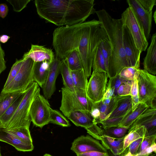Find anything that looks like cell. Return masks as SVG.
<instances>
[{
	"label": "cell",
	"mask_w": 156,
	"mask_h": 156,
	"mask_svg": "<svg viewBox=\"0 0 156 156\" xmlns=\"http://www.w3.org/2000/svg\"><path fill=\"white\" fill-rule=\"evenodd\" d=\"M40 88L35 82H32L24 92L23 98L10 120L5 126L7 129L21 127L29 128L31 122L30 111L35 98L40 94Z\"/></svg>",
	"instance_id": "277c9868"
},
{
	"label": "cell",
	"mask_w": 156,
	"mask_h": 156,
	"mask_svg": "<svg viewBox=\"0 0 156 156\" xmlns=\"http://www.w3.org/2000/svg\"><path fill=\"white\" fill-rule=\"evenodd\" d=\"M23 59V63L16 76L7 87L2 89L1 92H24L34 82L33 74L35 62L30 58Z\"/></svg>",
	"instance_id": "ba28073f"
},
{
	"label": "cell",
	"mask_w": 156,
	"mask_h": 156,
	"mask_svg": "<svg viewBox=\"0 0 156 156\" xmlns=\"http://www.w3.org/2000/svg\"><path fill=\"white\" fill-rule=\"evenodd\" d=\"M140 103L156 109V77L144 69H139L137 76Z\"/></svg>",
	"instance_id": "8992f818"
},
{
	"label": "cell",
	"mask_w": 156,
	"mask_h": 156,
	"mask_svg": "<svg viewBox=\"0 0 156 156\" xmlns=\"http://www.w3.org/2000/svg\"><path fill=\"white\" fill-rule=\"evenodd\" d=\"M51 63L48 61L35 63L33 74V81L41 88L46 80Z\"/></svg>",
	"instance_id": "44dd1931"
},
{
	"label": "cell",
	"mask_w": 156,
	"mask_h": 156,
	"mask_svg": "<svg viewBox=\"0 0 156 156\" xmlns=\"http://www.w3.org/2000/svg\"><path fill=\"white\" fill-rule=\"evenodd\" d=\"M117 98L113 97L110 103L108 104H104L102 101L94 103V107L100 111V115L98 120L96 121L97 124L98 122L107 119L114 109L116 105Z\"/></svg>",
	"instance_id": "d4e9b609"
},
{
	"label": "cell",
	"mask_w": 156,
	"mask_h": 156,
	"mask_svg": "<svg viewBox=\"0 0 156 156\" xmlns=\"http://www.w3.org/2000/svg\"><path fill=\"white\" fill-rule=\"evenodd\" d=\"M94 0H35L38 15L60 27L83 23L95 13Z\"/></svg>",
	"instance_id": "7a4b0ae2"
},
{
	"label": "cell",
	"mask_w": 156,
	"mask_h": 156,
	"mask_svg": "<svg viewBox=\"0 0 156 156\" xmlns=\"http://www.w3.org/2000/svg\"><path fill=\"white\" fill-rule=\"evenodd\" d=\"M92 68L95 72H105L107 73L105 62L99 46L93 55Z\"/></svg>",
	"instance_id": "4dcf8cb0"
},
{
	"label": "cell",
	"mask_w": 156,
	"mask_h": 156,
	"mask_svg": "<svg viewBox=\"0 0 156 156\" xmlns=\"http://www.w3.org/2000/svg\"><path fill=\"white\" fill-rule=\"evenodd\" d=\"M51 108L49 103L44 96L40 94L37 96L33 101L30 111L33 124L42 128L50 123Z\"/></svg>",
	"instance_id": "9c48e42d"
},
{
	"label": "cell",
	"mask_w": 156,
	"mask_h": 156,
	"mask_svg": "<svg viewBox=\"0 0 156 156\" xmlns=\"http://www.w3.org/2000/svg\"><path fill=\"white\" fill-rule=\"evenodd\" d=\"M90 113L94 119L95 122L98 120L100 115V112L99 110L94 106H93L90 111Z\"/></svg>",
	"instance_id": "f5cc1de1"
},
{
	"label": "cell",
	"mask_w": 156,
	"mask_h": 156,
	"mask_svg": "<svg viewBox=\"0 0 156 156\" xmlns=\"http://www.w3.org/2000/svg\"><path fill=\"white\" fill-rule=\"evenodd\" d=\"M71 149L76 155L92 151L108 152L98 140L88 135L81 136L75 139L72 143Z\"/></svg>",
	"instance_id": "8fae6325"
},
{
	"label": "cell",
	"mask_w": 156,
	"mask_h": 156,
	"mask_svg": "<svg viewBox=\"0 0 156 156\" xmlns=\"http://www.w3.org/2000/svg\"><path fill=\"white\" fill-rule=\"evenodd\" d=\"M25 91L6 93L1 92L0 94V117L4 113L17 98Z\"/></svg>",
	"instance_id": "484cf974"
},
{
	"label": "cell",
	"mask_w": 156,
	"mask_h": 156,
	"mask_svg": "<svg viewBox=\"0 0 156 156\" xmlns=\"http://www.w3.org/2000/svg\"><path fill=\"white\" fill-rule=\"evenodd\" d=\"M156 34L151 37L150 45L143 63L144 70L153 75L156 74Z\"/></svg>",
	"instance_id": "d6986e66"
},
{
	"label": "cell",
	"mask_w": 156,
	"mask_h": 156,
	"mask_svg": "<svg viewBox=\"0 0 156 156\" xmlns=\"http://www.w3.org/2000/svg\"><path fill=\"white\" fill-rule=\"evenodd\" d=\"M12 6L13 10L19 12L21 11L27 6L30 0H7Z\"/></svg>",
	"instance_id": "b9f144b4"
},
{
	"label": "cell",
	"mask_w": 156,
	"mask_h": 156,
	"mask_svg": "<svg viewBox=\"0 0 156 156\" xmlns=\"http://www.w3.org/2000/svg\"><path fill=\"white\" fill-rule=\"evenodd\" d=\"M144 137H141L132 142L127 148L132 156H136Z\"/></svg>",
	"instance_id": "ee69618b"
},
{
	"label": "cell",
	"mask_w": 156,
	"mask_h": 156,
	"mask_svg": "<svg viewBox=\"0 0 156 156\" xmlns=\"http://www.w3.org/2000/svg\"><path fill=\"white\" fill-rule=\"evenodd\" d=\"M87 133L93 138L100 140L101 137L103 136L102 130L95 123L92 126L86 130Z\"/></svg>",
	"instance_id": "f6af8a7d"
},
{
	"label": "cell",
	"mask_w": 156,
	"mask_h": 156,
	"mask_svg": "<svg viewBox=\"0 0 156 156\" xmlns=\"http://www.w3.org/2000/svg\"><path fill=\"white\" fill-rule=\"evenodd\" d=\"M138 126H144L148 135L156 134V109L149 108L146 110L129 128V131Z\"/></svg>",
	"instance_id": "9a60e30c"
},
{
	"label": "cell",
	"mask_w": 156,
	"mask_h": 156,
	"mask_svg": "<svg viewBox=\"0 0 156 156\" xmlns=\"http://www.w3.org/2000/svg\"><path fill=\"white\" fill-rule=\"evenodd\" d=\"M153 152L156 153V143L154 144L151 146L147 148L144 151L138 154L136 156L148 155L152 154Z\"/></svg>",
	"instance_id": "681fc988"
},
{
	"label": "cell",
	"mask_w": 156,
	"mask_h": 156,
	"mask_svg": "<svg viewBox=\"0 0 156 156\" xmlns=\"http://www.w3.org/2000/svg\"><path fill=\"white\" fill-rule=\"evenodd\" d=\"M131 85V81H127L121 84L118 90V96L130 95Z\"/></svg>",
	"instance_id": "7bdbcfd3"
},
{
	"label": "cell",
	"mask_w": 156,
	"mask_h": 156,
	"mask_svg": "<svg viewBox=\"0 0 156 156\" xmlns=\"http://www.w3.org/2000/svg\"><path fill=\"white\" fill-rule=\"evenodd\" d=\"M129 6L133 10L143 28L145 37L147 40L151 37V29L152 12L145 10L138 0H127Z\"/></svg>",
	"instance_id": "4fadbf2b"
},
{
	"label": "cell",
	"mask_w": 156,
	"mask_h": 156,
	"mask_svg": "<svg viewBox=\"0 0 156 156\" xmlns=\"http://www.w3.org/2000/svg\"><path fill=\"white\" fill-rule=\"evenodd\" d=\"M22 58H30L35 62L48 61L51 62L55 57L51 49L38 45L31 44L30 50L25 53Z\"/></svg>",
	"instance_id": "e0dca14e"
},
{
	"label": "cell",
	"mask_w": 156,
	"mask_h": 156,
	"mask_svg": "<svg viewBox=\"0 0 156 156\" xmlns=\"http://www.w3.org/2000/svg\"><path fill=\"white\" fill-rule=\"evenodd\" d=\"M156 10L154 11V13L153 17L154 19V21L155 23H156Z\"/></svg>",
	"instance_id": "11a10c76"
},
{
	"label": "cell",
	"mask_w": 156,
	"mask_h": 156,
	"mask_svg": "<svg viewBox=\"0 0 156 156\" xmlns=\"http://www.w3.org/2000/svg\"><path fill=\"white\" fill-rule=\"evenodd\" d=\"M114 88L106 87L105 92L102 99H110L113 97H114Z\"/></svg>",
	"instance_id": "816d5d0a"
},
{
	"label": "cell",
	"mask_w": 156,
	"mask_h": 156,
	"mask_svg": "<svg viewBox=\"0 0 156 156\" xmlns=\"http://www.w3.org/2000/svg\"><path fill=\"white\" fill-rule=\"evenodd\" d=\"M24 92L17 98L4 113L0 117L1 127L4 128L12 118L23 98Z\"/></svg>",
	"instance_id": "83f0119b"
},
{
	"label": "cell",
	"mask_w": 156,
	"mask_h": 156,
	"mask_svg": "<svg viewBox=\"0 0 156 156\" xmlns=\"http://www.w3.org/2000/svg\"><path fill=\"white\" fill-rule=\"evenodd\" d=\"M23 60V58L19 60L16 59L15 62L11 67L3 88L7 87L16 76L20 70Z\"/></svg>",
	"instance_id": "d590c367"
},
{
	"label": "cell",
	"mask_w": 156,
	"mask_h": 156,
	"mask_svg": "<svg viewBox=\"0 0 156 156\" xmlns=\"http://www.w3.org/2000/svg\"><path fill=\"white\" fill-rule=\"evenodd\" d=\"M149 108L144 103H140L133 111L132 109L125 115L118 126L129 128L139 117L147 109Z\"/></svg>",
	"instance_id": "603a6c76"
},
{
	"label": "cell",
	"mask_w": 156,
	"mask_h": 156,
	"mask_svg": "<svg viewBox=\"0 0 156 156\" xmlns=\"http://www.w3.org/2000/svg\"><path fill=\"white\" fill-rule=\"evenodd\" d=\"M0 156H2V155L1 153L0 147Z\"/></svg>",
	"instance_id": "6f0895ef"
},
{
	"label": "cell",
	"mask_w": 156,
	"mask_h": 156,
	"mask_svg": "<svg viewBox=\"0 0 156 156\" xmlns=\"http://www.w3.org/2000/svg\"><path fill=\"white\" fill-rule=\"evenodd\" d=\"M123 26V43L126 60L129 67L139 68L141 52L136 46L128 28Z\"/></svg>",
	"instance_id": "7c38bea8"
},
{
	"label": "cell",
	"mask_w": 156,
	"mask_h": 156,
	"mask_svg": "<svg viewBox=\"0 0 156 156\" xmlns=\"http://www.w3.org/2000/svg\"><path fill=\"white\" fill-rule=\"evenodd\" d=\"M123 25L128 29L138 49L141 52L145 51L148 42L142 27L132 8L129 6L121 15Z\"/></svg>",
	"instance_id": "52a82bcc"
},
{
	"label": "cell",
	"mask_w": 156,
	"mask_h": 156,
	"mask_svg": "<svg viewBox=\"0 0 156 156\" xmlns=\"http://www.w3.org/2000/svg\"><path fill=\"white\" fill-rule=\"evenodd\" d=\"M0 141L12 145L16 150L20 151H31L34 148L33 144H29L23 141L8 129L2 127H0Z\"/></svg>",
	"instance_id": "2e32d148"
},
{
	"label": "cell",
	"mask_w": 156,
	"mask_h": 156,
	"mask_svg": "<svg viewBox=\"0 0 156 156\" xmlns=\"http://www.w3.org/2000/svg\"><path fill=\"white\" fill-rule=\"evenodd\" d=\"M50 123L55 124L63 127H68L70 126L69 121L58 111L51 109Z\"/></svg>",
	"instance_id": "d6a6232c"
},
{
	"label": "cell",
	"mask_w": 156,
	"mask_h": 156,
	"mask_svg": "<svg viewBox=\"0 0 156 156\" xmlns=\"http://www.w3.org/2000/svg\"><path fill=\"white\" fill-rule=\"evenodd\" d=\"M61 92L60 109L65 117L75 111L82 110L90 112L91 110L94 103L88 98L86 90L75 88L74 91H72L64 87Z\"/></svg>",
	"instance_id": "5b68a950"
},
{
	"label": "cell",
	"mask_w": 156,
	"mask_h": 156,
	"mask_svg": "<svg viewBox=\"0 0 156 156\" xmlns=\"http://www.w3.org/2000/svg\"><path fill=\"white\" fill-rule=\"evenodd\" d=\"M139 69L134 67H126L123 68L119 74L124 80L131 81L138 75Z\"/></svg>",
	"instance_id": "8d00e7d4"
},
{
	"label": "cell",
	"mask_w": 156,
	"mask_h": 156,
	"mask_svg": "<svg viewBox=\"0 0 156 156\" xmlns=\"http://www.w3.org/2000/svg\"><path fill=\"white\" fill-rule=\"evenodd\" d=\"M116 98V106L107 119L124 116L132 109L130 96H117Z\"/></svg>",
	"instance_id": "ffe728a7"
},
{
	"label": "cell",
	"mask_w": 156,
	"mask_h": 156,
	"mask_svg": "<svg viewBox=\"0 0 156 156\" xmlns=\"http://www.w3.org/2000/svg\"><path fill=\"white\" fill-rule=\"evenodd\" d=\"M137 76H135L131 80L130 96L131 98L133 110H134L140 103L138 96Z\"/></svg>",
	"instance_id": "e575fe53"
},
{
	"label": "cell",
	"mask_w": 156,
	"mask_h": 156,
	"mask_svg": "<svg viewBox=\"0 0 156 156\" xmlns=\"http://www.w3.org/2000/svg\"><path fill=\"white\" fill-rule=\"evenodd\" d=\"M44 156H51V155L49 154H45L44 155Z\"/></svg>",
	"instance_id": "9f6ffc18"
},
{
	"label": "cell",
	"mask_w": 156,
	"mask_h": 156,
	"mask_svg": "<svg viewBox=\"0 0 156 156\" xmlns=\"http://www.w3.org/2000/svg\"><path fill=\"white\" fill-rule=\"evenodd\" d=\"M60 73L62 77L64 87L72 91H74L75 87L73 83L71 71L65 58L61 60Z\"/></svg>",
	"instance_id": "4316f807"
},
{
	"label": "cell",
	"mask_w": 156,
	"mask_h": 156,
	"mask_svg": "<svg viewBox=\"0 0 156 156\" xmlns=\"http://www.w3.org/2000/svg\"><path fill=\"white\" fill-rule=\"evenodd\" d=\"M0 127H1V124H0Z\"/></svg>",
	"instance_id": "680465c9"
},
{
	"label": "cell",
	"mask_w": 156,
	"mask_h": 156,
	"mask_svg": "<svg viewBox=\"0 0 156 156\" xmlns=\"http://www.w3.org/2000/svg\"><path fill=\"white\" fill-rule=\"evenodd\" d=\"M139 2L146 10L151 12L154 6L156 4V0H138Z\"/></svg>",
	"instance_id": "bcb514c9"
},
{
	"label": "cell",
	"mask_w": 156,
	"mask_h": 156,
	"mask_svg": "<svg viewBox=\"0 0 156 156\" xmlns=\"http://www.w3.org/2000/svg\"><path fill=\"white\" fill-rule=\"evenodd\" d=\"M61 60L55 57L50 66L46 81L42 86L44 97L47 99H50L55 91L56 79L60 73Z\"/></svg>",
	"instance_id": "5bb4252c"
},
{
	"label": "cell",
	"mask_w": 156,
	"mask_h": 156,
	"mask_svg": "<svg viewBox=\"0 0 156 156\" xmlns=\"http://www.w3.org/2000/svg\"><path fill=\"white\" fill-rule=\"evenodd\" d=\"M156 139V134H153L145 136L141 143L137 154L147 148L155 143Z\"/></svg>",
	"instance_id": "ab89813d"
},
{
	"label": "cell",
	"mask_w": 156,
	"mask_h": 156,
	"mask_svg": "<svg viewBox=\"0 0 156 156\" xmlns=\"http://www.w3.org/2000/svg\"><path fill=\"white\" fill-rule=\"evenodd\" d=\"M123 139V148L125 150L133 142L141 137L148 136V132L144 126H136L128 132Z\"/></svg>",
	"instance_id": "cb8c5ba5"
},
{
	"label": "cell",
	"mask_w": 156,
	"mask_h": 156,
	"mask_svg": "<svg viewBox=\"0 0 156 156\" xmlns=\"http://www.w3.org/2000/svg\"><path fill=\"white\" fill-rule=\"evenodd\" d=\"M10 37L6 35L3 34L0 36V42L3 43H5L6 42Z\"/></svg>",
	"instance_id": "db71d44e"
},
{
	"label": "cell",
	"mask_w": 156,
	"mask_h": 156,
	"mask_svg": "<svg viewBox=\"0 0 156 156\" xmlns=\"http://www.w3.org/2000/svg\"><path fill=\"white\" fill-rule=\"evenodd\" d=\"M99 47L105 61L107 74L109 61L111 52V47L109 40L101 42L99 45Z\"/></svg>",
	"instance_id": "74e56055"
},
{
	"label": "cell",
	"mask_w": 156,
	"mask_h": 156,
	"mask_svg": "<svg viewBox=\"0 0 156 156\" xmlns=\"http://www.w3.org/2000/svg\"><path fill=\"white\" fill-rule=\"evenodd\" d=\"M124 138L115 139L103 135L101 137L100 140L102 145L107 150L110 151L115 156H116L120 154L125 150L123 148Z\"/></svg>",
	"instance_id": "7402d4cb"
},
{
	"label": "cell",
	"mask_w": 156,
	"mask_h": 156,
	"mask_svg": "<svg viewBox=\"0 0 156 156\" xmlns=\"http://www.w3.org/2000/svg\"><path fill=\"white\" fill-rule=\"evenodd\" d=\"M108 40L101 23L93 20L55 29L53 33L52 45L56 56L61 60L65 59L72 51L78 50L88 78L91 75L96 50L101 42Z\"/></svg>",
	"instance_id": "6da1fadb"
},
{
	"label": "cell",
	"mask_w": 156,
	"mask_h": 156,
	"mask_svg": "<svg viewBox=\"0 0 156 156\" xmlns=\"http://www.w3.org/2000/svg\"><path fill=\"white\" fill-rule=\"evenodd\" d=\"M77 156H109L108 152L92 151L77 154Z\"/></svg>",
	"instance_id": "c3c4849f"
},
{
	"label": "cell",
	"mask_w": 156,
	"mask_h": 156,
	"mask_svg": "<svg viewBox=\"0 0 156 156\" xmlns=\"http://www.w3.org/2000/svg\"><path fill=\"white\" fill-rule=\"evenodd\" d=\"M8 130L23 141L29 144H33L32 139L29 128L21 127Z\"/></svg>",
	"instance_id": "836d02e7"
},
{
	"label": "cell",
	"mask_w": 156,
	"mask_h": 156,
	"mask_svg": "<svg viewBox=\"0 0 156 156\" xmlns=\"http://www.w3.org/2000/svg\"><path fill=\"white\" fill-rule=\"evenodd\" d=\"M108 78L106 73L93 72L88 83L86 91L88 98L93 103L102 100L106 90Z\"/></svg>",
	"instance_id": "30bf717a"
},
{
	"label": "cell",
	"mask_w": 156,
	"mask_h": 156,
	"mask_svg": "<svg viewBox=\"0 0 156 156\" xmlns=\"http://www.w3.org/2000/svg\"><path fill=\"white\" fill-rule=\"evenodd\" d=\"M67 117L76 126L83 127L86 130L96 123L90 112L85 110L72 112Z\"/></svg>",
	"instance_id": "ac0fdd59"
},
{
	"label": "cell",
	"mask_w": 156,
	"mask_h": 156,
	"mask_svg": "<svg viewBox=\"0 0 156 156\" xmlns=\"http://www.w3.org/2000/svg\"><path fill=\"white\" fill-rule=\"evenodd\" d=\"M124 116L108 119L98 122L97 123L101 124L104 129L112 127L118 126Z\"/></svg>",
	"instance_id": "60d3db41"
},
{
	"label": "cell",
	"mask_w": 156,
	"mask_h": 156,
	"mask_svg": "<svg viewBox=\"0 0 156 156\" xmlns=\"http://www.w3.org/2000/svg\"><path fill=\"white\" fill-rule=\"evenodd\" d=\"M65 59L71 71L83 69L81 57L78 50L75 49L70 52Z\"/></svg>",
	"instance_id": "f546056e"
},
{
	"label": "cell",
	"mask_w": 156,
	"mask_h": 156,
	"mask_svg": "<svg viewBox=\"0 0 156 156\" xmlns=\"http://www.w3.org/2000/svg\"><path fill=\"white\" fill-rule=\"evenodd\" d=\"M109 80L106 87L112 88L114 89V97L118 96L117 91L119 86L127 80L122 78L118 74L117 75L109 78Z\"/></svg>",
	"instance_id": "f35d334b"
},
{
	"label": "cell",
	"mask_w": 156,
	"mask_h": 156,
	"mask_svg": "<svg viewBox=\"0 0 156 156\" xmlns=\"http://www.w3.org/2000/svg\"><path fill=\"white\" fill-rule=\"evenodd\" d=\"M95 13L107 33L111 47L107 74L110 78L118 74L123 68L129 67L124 48L123 24L121 19L112 18L104 9Z\"/></svg>",
	"instance_id": "3957f363"
},
{
	"label": "cell",
	"mask_w": 156,
	"mask_h": 156,
	"mask_svg": "<svg viewBox=\"0 0 156 156\" xmlns=\"http://www.w3.org/2000/svg\"><path fill=\"white\" fill-rule=\"evenodd\" d=\"M129 129V128L126 127H112L103 129L102 134L115 139H119L124 137Z\"/></svg>",
	"instance_id": "1f68e13d"
},
{
	"label": "cell",
	"mask_w": 156,
	"mask_h": 156,
	"mask_svg": "<svg viewBox=\"0 0 156 156\" xmlns=\"http://www.w3.org/2000/svg\"><path fill=\"white\" fill-rule=\"evenodd\" d=\"M5 54L0 43V75L6 68Z\"/></svg>",
	"instance_id": "7dc6e473"
},
{
	"label": "cell",
	"mask_w": 156,
	"mask_h": 156,
	"mask_svg": "<svg viewBox=\"0 0 156 156\" xmlns=\"http://www.w3.org/2000/svg\"><path fill=\"white\" fill-rule=\"evenodd\" d=\"M71 73L74 87L86 90L88 82L83 69L71 71Z\"/></svg>",
	"instance_id": "f1b7e54d"
},
{
	"label": "cell",
	"mask_w": 156,
	"mask_h": 156,
	"mask_svg": "<svg viewBox=\"0 0 156 156\" xmlns=\"http://www.w3.org/2000/svg\"><path fill=\"white\" fill-rule=\"evenodd\" d=\"M9 11L8 6L5 3L0 4V17L4 19L8 14Z\"/></svg>",
	"instance_id": "f907efd6"
}]
</instances>
